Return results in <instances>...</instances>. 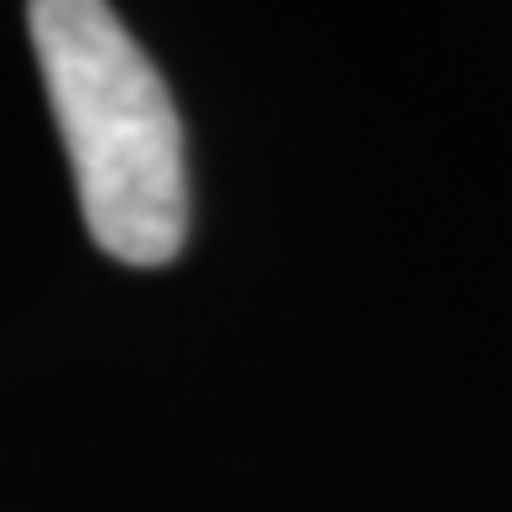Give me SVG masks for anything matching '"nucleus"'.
I'll return each mask as SVG.
<instances>
[{"label": "nucleus", "mask_w": 512, "mask_h": 512, "mask_svg": "<svg viewBox=\"0 0 512 512\" xmlns=\"http://www.w3.org/2000/svg\"><path fill=\"white\" fill-rule=\"evenodd\" d=\"M37 68L95 246L162 267L189 241L183 126L162 74L105 0H32Z\"/></svg>", "instance_id": "1"}]
</instances>
